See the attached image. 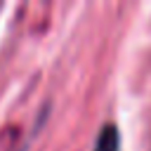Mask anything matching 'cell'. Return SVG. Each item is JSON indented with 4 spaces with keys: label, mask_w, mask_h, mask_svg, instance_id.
Masks as SVG:
<instances>
[{
    "label": "cell",
    "mask_w": 151,
    "mask_h": 151,
    "mask_svg": "<svg viewBox=\"0 0 151 151\" xmlns=\"http://www.w3.org/2000/svg\"><path fill=\"white\" fill-rule=\"evenodd\" d=\"M24 149H26V146H21V149H17V151H24Z\"/></svg>",
    "instance_id": "7a4b0ae2"
},
{
    "label": "cell",
    "mask_w": 151,
    "mask_h": 151,
    "mask_svg": "<svg viewBox=\"0 0 151 151\" xmlns=\"http://www.w3.org/2000/svg\"><path fill=\"white\" fill-rule=\"evenodd\" d=\"M92 151H120V132H118L116 123H106L99 130Z\"/></svg>",
    "instance_id": "6da1fadb"
}]
</instances>
